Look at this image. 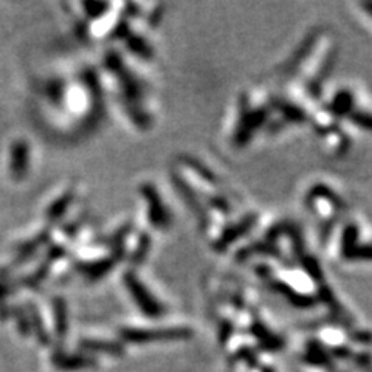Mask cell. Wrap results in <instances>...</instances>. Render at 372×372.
<instances>
[{"instance_id":"6da1fadb","label":"cell","mask_w":372,"mask_h":372,"mask_svg":"<svg viewBox=\"0 0 372 372\" xmlns=\"http://www.w3.org/2000/svg\"><path fill=\"white\" fill-rule=\"evenodd\" d=\"M30 165V146L27 141L17 140L10 149V174L14 180H22L27 176Z\"/></svg>"}]
</instances>
